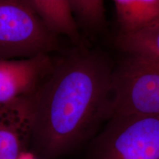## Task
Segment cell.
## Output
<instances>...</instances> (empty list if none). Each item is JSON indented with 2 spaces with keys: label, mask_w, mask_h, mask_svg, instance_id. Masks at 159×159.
<instances>
[{
  "label": "cell",
  "mask_w": 159,
  "mask_h": 159,
  "mask_svg": "<svg viewBox=\"0 0 159 159\" xmlns=\"http://www.w3.org/2000/svg\"><path fill=\"white\" fill-rule=\"evenodd\" d=\"M114 66L106 55L86 46L57 59L30 97V152L57 159L86 147L111 118Z\"/></svg>",
  "instance_id": "obj_1"
},
{
  "label": "cell",
  "mask_w": 159,
  "mask_h": 159,
  "mask_svg": "<svg viewBox=\"0 0 159 159\" xmlns=\"http://www.w3.org/2000/svg\"><path fill=\"white\" fill-rule=\"evenodd\" d=\"M112 116H159V59L126 54L112 73Z\"/></svg>",
  "instance_id": "obj_2"
},
{
  "label": "cell",
  "mask_w": 159,
  "mask_h": 159,
  "mask_svg": "<svg viewBox=\"0 0 159 159\" xmlns=\"http://www.w3.org/2000/svg\"><path fill=\"white\" fill-rule=\"evenodd\" d=\"M85 148V159H159V116L111 117Z\"/></svg>",
  "instance_id": "obj_3"
},
{
  "label": "cell",
  "mask_w": 159,
  "mask_h": 159,
  "mask_svg": "<svg viewBox=\"0 0 159 159\" xmlns=\"http://www.w3.org/2000/svg\"><path fill=\"white\" fill-rule=\"evenodd\" d=\"M59 48L26 0H0V59L49 55Z\"/></svg>",
  "instance_id": "obj_4"
},
{
  "label": "cell",
  "mask_w": 159,
  "mask_h": 159,
  "mask_svg": "<svg viewBox=\"0 0 159 159\" xmlns=\"http://www.w3.org/2000/svg\"><path fill=\"white\" fill-rule=\"evenodd\" d=\"M53 61L47 54L0 59V108L34 94L50 71Z\"/></svg>",
  "instance_id": "obj_5"
},
{
  "label": "cell",
  "mask_w": 159,
  "mask_h": 159,
  "mask_svg": "<svg viewBox=\"0 0 159 159\" xmlns=\"http://www.w3.org/2000/svg\"><path fill=\"white\" fill-rule=\"evenodd\" d=\"M30 97L0 108V159H19L30 150Z\"/></svg>",
  "instance_id": "obj_6"
},
{
  "label": "cell",
  "mask_w": 159,
  "mask_h": 159,
  "mask_svg": "<svg viewBox=\"0 0 159 159\" xmlns=\"http://www.w3.org/2000/svg\"><path fill=\"white\" fill-rule=\"evenodd\" d=\"M49 32L57 37H67L76 47L85 46L69 0H26Z\"/></svg>",
  "instance_id": "obj_7"
},
{
  "label": "cell",
  "mask_w": 159,
  "mask_h": 159,
  "mask_svg": "<svg viewBox=\"0 0 159 159\" xmlns=\"http://www.w3.org/2000/svg\"><path fill=\"white\" fill-rule=\"evenodd\" d=\"M119 34L137 33L159 19V0L114 1Z\"/></svg>",
  "instance_id": "obj_8"
},
{
  "label": "cell",
  "mask_w": 159,
  "mask_h": 159,
  "mask_svg": "<svg viewBox=\"0 0 159 159\" xmlns=\"http://www.w3.org/2000/svg\"><path fill=\"white\" fill-rule=\"evenodd\" d=\"M118 48L125 54H140L159 59V19L133 34H118Z\"/></svg>",
  "instance_id": "obj_9"
},
{
  "label": "cell",
  "mask_w": 159,
  "mask_h": 159,
  "mask_svg": "<svg viewBox=\"0 0 159 159\" xmlns=\"http://www.w3.org/2000/svg\"><path fill=\"white\" fill-rule=\"evenodd\" d=\"M78 28L89 34L99 33L106 26L105 2L102 0H69Z\"/></svg>",
  "instance_id": "obj_10"
},
{
  "label": "cell",
  "mask_w": 159,
  "mask_h": 159,
  "mask_svg": "<svg viewBox=\"0 0 159 159\" xmlns=\"http://www.w3.org/2000/svg\"><path fill=\"white\" fill-rule=\"evenodd\" d=\"M19 159H37V158H35V157L29 151V152H25V154H23Z\"/></svg>",
  "instance_id": "obj_11"
}]
</instances>
